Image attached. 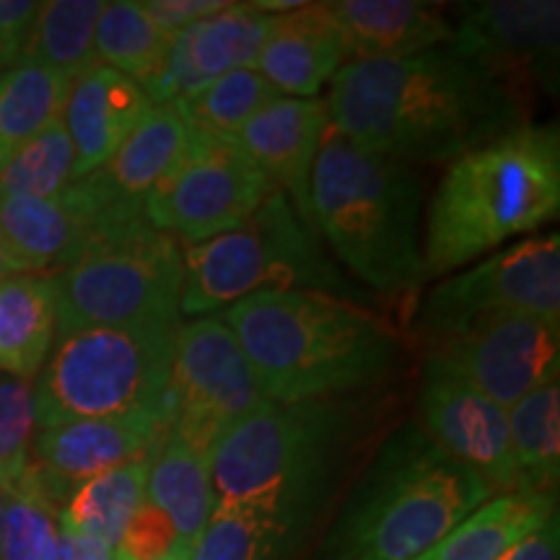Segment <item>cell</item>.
<instances>
[{
    "label": "cell",
    "instance_id": "9a60e30c",
    "mask_svg": "<svg viewBox=\"0 0 560 560\" xmlns=\"http://www.w3.org/2000/svg\"><path fill=\"white\" fill-rule=\"evenodd\" d=\"M450 50L486 70L520 100L529 89L556 94L560 3L482 0L465 5Z\"/></svg>",
    "mask_w": 560,
    "mask_h": 560
},
{
    "label": "cell",
    "instance_id": "f546056e",
    "mask_svg": "<svg viewBox=\"0 0 560 560\" xmlns=\"http://www.w3.org/2000/svg\"><path fill=\"white\" fill-rule=\"evenodd\" d=\"M104 9L102 0H47L39 3L24 58L58 70L73 83L96 62V21Z\"/></svg>",
    "mask_w": 560,
    "mask_h": 560
},
{
    "label": "cell",
    "instance_id": "ab89813d",
    "mask_svg": "<svg viewBox=\"0 0 560 560\" xmlns=\"http://www.w3.org/2000/svg\"><path fill=\"white\" fill-rule=\"evenodd\" d=\"M501 560H560L558 511L540 529H535L516 548H511Z\"/></svg>",
    "mask_w": 560,
    "mask_h": 560
},
{
    "label": "cell",
    "instance_id": "ee69618b",
    "mask_svg": "<svg viewBox=\"0 0 560 560\" xmlns=\"http://www.w3.org/2000/svg\"><path fill=\"white\" fill-rule=\"evenodd\" d=\"M115 560H130V558H122V556H117V552H115Z\"/></svg>",
    "mask_w": 560,
    "mask_h": 560
},
{
    "label": "cell",
    "instance_id": "484cf974",
    "mask_svg": "<svg viewBox=\"0 0 560 560\" xmlns=\"http://www.w3.org/2000/svg\"><path fill=\"white\" fill-rule=\"evenodd\" d=\"M190 138L192 132L177 102L153 104L149 115L96 174L122 200L143 206L145 198L156 190L159 182L187 151Z\"/></svg>",
    "mask_w": 560,
    "mask_h": 560
},
{
    "label": "cell",
    "instance_id": "ffe728a7",
    "mask_svg": "<svg viewBox=\"0 0 560 560\" xmlns=\"http://www.w3.org/2000/svg\"><path fill=\"white\" fill-rule=\"evenodd\" d=\"M151 107L138 81L102 62L70 83L62 125L75 151L73 179L102 170Z\"/></svg>",
    "mask_w": 560,
    "mask_h": 560
},
{
    "label": "cell",
    "instance_id": "7402d4cb",
    "mask_svg": "<svg viewBox=\"0 0 560 560\" xmlns=\"http://www.w3.org/2000/svg\"><path fill=\"white\" fill-rule=\"evenodd\" d=\"M346 66L340 32L325 3L278 13L255 70L293 100H317L325 83Z\"/></svg>",
    "mask_w": 560,
    "mask_h": 560
},
{
    "label": "cell",
    "instance_id": "ac0fdd59",
    "mask_svg": "<svg viewBox=\"0 0 560 560\" xmlns=\"http://www.w3.org/2000/svg\"><path fill=\"white\" fill-rule=\"evenodd\" d=\"M272 21V13L252 3H229V9L179 32L156 73L140 89L151 104L187 102L231 70L255 68Z\"/></svg>",
    "mask_w": 560,
    "mask_h": 560
},
{
    "label": "cell",
    "instance_id": "8992f818",
    "mask_svg": "<svg viewBox=\"0 0 560 560\" xmlns=\"http://www.w3.org/2000/svg\"><path fill=\"white\" fill-rule=\"evenodd\" d=\"M346 431L332 400L262 405L210 452L215 509H255L304 529Z\"/></svg>",
    "mask_w": 560,
    "mask_h": 560
},
{
    "label": "cell",
    "instance_id": "60d3db41",
    "mask_svg": "<svg viewBox=\"0 0 560 560\" xmlns=\"http://www.w3.org/2000/svg\"><path fill=\"white\" fill-rule=\"evenodd\" d=\"M58 560H115V550L107 548L104 542L62 527V524H58Z\"/></svg>",
    "mask_w": 560,
    "mask_h": 560
},
{
    "label": "cell",
    "instance_id": "e575fe53",
    "mask_svg": "<svg viewBox=\"0 0 560 560\" xmlns=\"http://www.w3.org/2000/svg\"><path fill=\"white\" fill-rule=\"evenodd\" d=\"M60 527L55 503L30 470L16 488L5 490L0 516V560H58Z\"/></svg>",
    "mask_w": 560,
    "mask_h": 560
},
{
    "label": "cell",
    "instance_id": "e0dca14e",
    "mask_svg": "<svg viewBox=\"0 0 560 560\" xmlns=\"http://www.w3.org/2000/svg\"><path fill=\"white\" fill-rule=\"evenodd\" d=\"M170 416L166 408L117 418H86L37 429L32 444V472L52 503L68 501L75 488L136 462L156 450Z\"/></svg>",
    "mask_w": 560,
    "mask_h": 560
},
{
    "label": "cell",
    "instance_id": "5b68a950",
    "mask_svg": "<svg viewBox=\"0 0 560 560\" xmlns=\"http://www.w3.org/2000/svg\"><path fill=\"white\" fill-rule=\"evenodd\" d=\"M488 499L486 480L405 425L340 522L335 560H418Z\"/></svg>",
    "mask_w": 560,
    "mask_h": 560
},
{
    "label": "cell",
    "instance_id": "f35d334b",
    "mask_svg": "<svg viewBox=\"0 0 560 560\" xmlns=\"http://www.w3.org/2000/svg\"><path fill=\"white\" fill-rule=\"evenodd\" d=\"M140 9L156 24L161 34L174 39L187 26L198 24L200 19L229 9V3L226 0H140Z\"/></svg>",
    "mask_w": 560,
    "mask_h": 560
},
{
    "label": "cell",
    "instance_id": "603a6c76",
    "mask_svg": "<svg viewBox=\"0 0 560 560\" xmlns=\"http://www.w3.org/2000/svg\"><path fill=\"white\" fill-rule=\"evenodd\" d=\"M145 499L172 522L182 558L190 560L192 545L198 542L215 509L210 457L177 436L170 425L151 454Z\"/></svg>",
    "mask_w": 560,
    "mask_h": 560
},
{
    "label": "cell",
    "instance_id": "44dd1931",
    "mask_svg": "<svg viewBox=\"0 0 560 560\" xmlns=\"http://www.w3.org/2000/svg\"><path fill=\"white\" fill-rule=\"evenodd\" d=\"M340 32L346 62L410 58L450 45L454 24L441 5L420 0L325 3Z\"/></svg>",
    "mask_w": 560,
    "mask_h": 560
},
{
    "label": "cell",
    "instance_id": "8d00e7d4",
    "mask_svg": "<svg viewBox=\"0 0 560 560\" xmlns=\"http://www.w3.org/2000/svg\"><path fill=\"white\" fill-rule=\"evenodd\" d=\"M115 552L130 560H185L177 529L149 499L136 511Z\"/></svg>",
    "mask_w": 560,
    "mask_h": 560
},
{
    "label": "cell",
    "instance_id": "52a82bcc",
    "mask_svg": "<svg viewBox=\"0 0 560 560\" xmlns=\"http://www.w3.org/2000/svg\"><path fill=\"white\" fill-rule=\"evenodd\" d=\"M179 312L208 317L262 291L353 293L319 234L276 190L247 221L182 252Z\"/></svg>",
    "mask_w": 560,
    "mask_h": 560
},
{
    "label": "cell",
    "instance_id": "d6a6232c",
    "mask_svg": "<svg viewBox=\"0 0 560 560\" xmlns=\"http://www.w3.org/2000/svg\"><path fill=\"white\" fill-rule=\"evenodd\" d=\"M278 96V91L255 68H242L221 75L192 100L177 104L192 136L236 140L244 125Z\"/></svg>",
    "mask_w": 560,
    "mask_h": 560
},
{
    "label": "cell",
    "instance_id": "d590c367",
    "mask_svg": "<svg viewBox=\"0 0 560 560\" xmlns=\"http://www.w3.org/2000/svg\"><path fill=\"white\" fill-rule=\"evenodd\" d=\"M37 405L32 382L0 376V486L16 488L32 470Z\"/></svg>",
    "mask_w": 560,
    "mask_h": 560
},
{
    "label": "cell",
    "instance_id": "9c48e42d",
    "mask_svg": "<svg viewBox=\"0 0 560 560\" xmlns=\"http://www.w3.org/2000/svg\"><path fill=\"white\" fill-rule=\"evenodd\" d=\"M182 257L179 242L149 221L107 236L52 276L58 293L55 340L94 327L179 325Z\"/></svg>",
    "mask_w": 560,
    "mask_h": 560
},
{
    "label": "cell",
    "instance_id": "4fadbf2b",
    "mask_svg": "<svg viewBox=\"0 0 560 560\" xmlns=\"http://www.w3.org/2000/svg\"><path fill=\"white\" fill-rule=\"evenodd\" d=\"M143 221V206L112 192L96 172L55 198L0 200V240L21 272L66 270L107 236Z\"/></svg>",
    "mask_w": 560,
    "mask_h": 560
},
{
    "label": "cell",
    "instance_id": "2e32d148",
    "mask_svg": "<svg viewBox=\"0 0 560 560\" xmlns=\"http://www.w3.org/2000/svg\"><path fill=\"white\" fill-rule=\"evenodd\" d=\"M420 433L499 493H514L506 410L429 355L418 389Z\"/></svg>",
    "mask_w": 560,
    "mask_h": 560
},
{
    "label": "cell",
    "instance_id": "3957f363",
    "mask_svg": "<svg viewBox=\"0 0 560 560\" xmlns=\"http://www.w3.org/2000/svg\"><path fill=\"white\" fill-rule=\"evenodd\" d=\"M560 208L556 125H516L452 161L423 231L425 280L446 276L514 236L545 226Z\"/></svg>",
    "mask_w": 560,
    "mask_h": 560
},
{
    "label": "cell",
    "instance_id": "5bb4252c",
    "mask_svg": "<svg viewBox=\"0 0 560 560\" xmlns=\"http://www.w3.org/2000/svg\"><path fill=\"white\" fill-rule=\"evenodd\" d=\"M431 346V355L503 410L560 371V322L537 314H488Z\"/></svg>",
    "mask_w": 560,
    "mask_h": 560
},
{
    "label": "cell",
    "instance_id": "7c38bea8",
    "mask_svg": "<svg viewBox=\"0 0 560 560\" xmlns=\"http://www.w3.org/2000/svg\"><path fill=\"white\" fill-rule=\"evenodd\" d=\"M524 312L560 322V236L509 244L488 260L433 285L418 312V330L436 342L470 322Z\"/></svg>",
    "mask_w": 560,
    "mask_h": 560
},
{
    "label": "cell",
    "instance_id": "4316f807",
    "mask_svg": "<svg viewBox=\"0 0 560 560\" xmlns=\"http://www.w3.org/2000/svg\"><path fill=\"white\" fill-rule=\"evenodd\" d=\"M514 493H552L560 475V384L550 380L506 410Z\"/></svg>",
    "mask_w": 560,
    "mask_h": 560
},
{
    "label": "cell",
    "instance_id": "30bf717a",
    "mask_svg": "<svg viewBox=\"0 0 560 560\" xmlns=\"http://www.w3.org/2000/svg\"><path fill=\"white\" fill-rule=\"evenodd\" d=\"M255 369L221 317H195L177 327L164 408L170 429L208 454L242 418L268 405Z\"/></svg>",
    "mask_w": 560,
    "mask_h": 560
},
{
    "label": "cell",
    "instance_id": "7a4b0ae2",
    "mask_svg": "<svg viewBox=\"0 0 560 560\" xmlns=\"http://www.w3.org/2000/svg\"><path fill=\"white\" fill-rule=\"evenodd\" d=\"M221 319L272 402L366 389L395 369L400 353L387 322L322 291H262L223 310Z\"/></svg>",
    "mask_w": 560,
    "mask_h": 560
},
{
    "label": "cell",
    "instance_id": "ba28073f",
    "mask_svg": "<svg viewBox=\"0 0 560 560\" xmlns=\"http://www.w3.org/2000/svg\"><path fill=\"white\" fill-rule=\"evenodd\" d=\"M177 327H94L55 340L34 387L37 429L164 408Z\"/></svg>",
    "mask_w": 560,
    "mask_h": 560
},
{
    "label": "cell",
    "instance_id": "d4e9b609",
    "mask_svg": "<svg viewBox=\"0 0 560 560\" xmlns=\"http://www.w3.org/2000/svg\"><path fill=\"white\" fill-rule=\"evenodd\" d=\"M556 514V493H501L465 516L418 560H501Z\"/></svg>",
    "mask_w": 560,
    "mask_h": 560
},
{
    "label": "cell",
    "instance_id": "6da1fadb",
    "mask_svg": "<svg viewBox=\"0 0 560 560\" xmlns=\"http://www.w3.org/2000/svg\"><path fill=\"white\" fill-rule=\"evenodd\" d=\"M330 130L405 164H452L524 125L522 100L450 50L346 62L327 94Z\"/></svg>",
    "mask_w": 560,
    "mask_h": 560
},
{
    "label": "cell",
    "instance_id": "f1b7e54d",
    "mask_svg": "<svg viewBox=\"0 0 560 560\" xmlns=\"http://www.w3.org/2000/svg\"><path fill=\"white\" fill-rule=\"evenodd\" d=\"M70 81L58 70L21 60L0 75V164L62 117Z\"/></svg>",
    "mask_w": 560,
    "mask_h": 560
},
{
    "label": "cell",
    "instance_id": "277c9868",
    "mask_svg": "<svg viewBox=\"0 0 560 560\" xmlns=\"http://www.w3.org/2000/svg\"><path fill=\"white\" fill-rule=\"evenodd\" d=\"M312 221L350 276L384 296L425 283V182L412 164L327 132L310 182Z\"/></svg>",
    "mask_w": 560,
    "mask_h": 560
},
{
    "label": "cell",
    "instance_id": "7bdbcfd3",
    "mask_svg": "<svg viewBox=\"0 0 560 560\" xmlns=\"http://www.w3.org/2000/svg\"><path fill=\"white\" fill-rule=\"evenodd\" d=\"M3 506H5V490L0 486V516H3Z\"/></svg>",
    "mask_w": 560,
    "mask_h": 560
},
{
    "label": "cell",
    "instance_id": "1f68e13d",
    "mask_svg": "<svg viewBox=\"0 0 560 560\" xmlns=\"http://www.w3.org/2000/svg\"><path fill=\"white\" fill-rule=\"evenodd\" d=\"M172 39L140 9V0H112L104 3L96 21L94 47L102 66L143 83L156 73Z\"/></svg>",
    "mask_w": 560,
    "mask_h": 560
},
{
    "label": "cell",
    "instance_id": "d6986e66",
    "mask_svg": "<svg viewBox=\"0 0 560 560\" xmlns=\"http://www.w3.org/2000/svg\"><path fill=\"white\" fill-rule=\"evenodd\" d=\"M330 132L325 100L278 96L244 125L234 143L260 170L270 185L291 200L310 226V182L317 153ZM317 231V229H314Z\"/></svg>",
    "mask_w": 560,
    "mask_h": 560
},
{
    "label": "cell",
    "instance_id": "cb8c5ba5",
    "mask_svg": "<svg viewBox=\"0 0 560 560\" xmlns=\"http://www.w3.org/2000/svg\"><path fill=\"white\" fill-rule=\"evenodd\" d=\"M58 332V293L45 272L0 280V369L32 382L50 355Z\"/></svg>",
    "mask_w": 560,
    "mask_h": 560
},
{
    "label": "cell",
    "instance_id": "83f0119b",
    "mask_svg": "<svg viewBox=\"0 0 560 560\" xmlns=\"http://www.w3.org/2000/svg\"><path fill=\"white\" fill-rule=\"evenodd\" d=\"M151 454L96 475L81 488H75L60 511L62 527L94 537L107 548L117 550L130 520L145 503Z\"/></svg>",
    "mask_w": 560,
    "mask_h": 560
},
{
    "label": "cell",
    "instance_id": "74e56055",
    "mask_svg": "<svg viewBox=\"0 0 560 560\" xmlns=\"http://www.w3.org/2000/svg\"><path fill=\"white\" fill-rule=\"evenodd\" d=\"M37 13L34 0H0V75L24 58Z\"/></svg>",
    "mask_w": 560,
    "mask_h": 560
},
{
    "label": "cell",
    "instance_id": "b9f144b4",
    "mask_svg": "<svg viewBox=\"0 0 560 560\" xmlns=\"http://www.w3.org/2000/svg\"><path fill=\"white\" fill-rule=\"evenodd\" d=\"M16 272H21L19 262L13 260L11 252H9V247H5L3 240H0V280H3V278H11V276H16Z\"/></svg>",
    "mask_w": 560,
    "mask_h": 560
},
{
    "label": "cell",
    "instance_id": "8fae6325",
    "mask_svg": "<svg viewBox=\"0 0 560 560\" xmlns=\"http://www.w3.org/2000/svg\"><path fill=\"white\" fill-rule=\"evenodd\" d=\"M276 192L234 140L192 136L187 151L143 202L145 221L174 240L202 244L236 229Z\"/></svg>",
    "mask_w": 560,
    "mask_h": 560
},
{
    "label": "cell",
    "instance_id": "836d02e7",
    "mask_svg": "<svg viewBox=\"0 0 560 560\" xmlns=\"http://www.w3.org/2000/svg\"><path fill=\"white\" fill-rule=\"evenodd\" d=\"M75 151L62 117L0 164V200L55 198L73 182Z\"/></svg>",
    "mask_w": 560,
    "mask_h": 560
},
{
    "label": "cell",
    "instance_id": "4dcf8cb0",
    "mask_svg": "<svg viewBox=\"0 0 560 560\" xmlns=\"http://www.w3.org/2000/svg\"><path fill=\"white\" fill-rule=\"evenodd\" d=\"M299 527L255 509H213L190 560H289Z\"/></svg>",
    "mask_w": 560,
    "mask_h": 560
}]
</instances>
